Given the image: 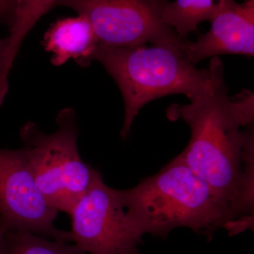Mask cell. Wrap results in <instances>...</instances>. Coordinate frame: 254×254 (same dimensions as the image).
Segmentation results:
<instances>
[{"label": "cell", "instance_id": "cell-9", "mask_svg": "<svg viewBox=\"0 0 254 254\" xmlns=\"http://www.w3.org/2000/svg\"><path fill=\"white\" fill-rule=\"evenodd\" d=\"M43 45L51 53L54 66H62L73 60L79 66H88L93 61L99 43L88 18L77 14L53 23L45 34Z\"/></svg>", "mask_w": 254, "mask_h": 254}, {"label": "cell", "instance_id": "cell-8", "mask_svg": "<svg viewBox=\"0 0 254 254\" xmlns=\"http://www.w3.org/2000/svg\"><path fill=\"white\" fill-rule=\"evenodd\" d=\"M211 27L195 42L183 41L180 50L195 66L220 55H254V1L220 0Z\"/></svg>", "mask_w": 254, "mask_h": 254}, {"label": "cell", "instance_id": "cell-1", "mask_svg": "<svg viewBox=\"0 0 254 254\" xmlns=\"http://www.w3.org/2000/svg\"><path fill=\"white\" fill-rule=\"evenodd\" d=\"M213 85L190 104L167 109L171 121L182 120L190 138L181 153L187 165L249 228L254 223V95L227 94L218 57L209 64Z\"/></svg>", "mask_w": 254, "mask_h": 254}, {"label": "cell", "instance_id": "cell-2", "mask_svg": "<svg viewBox=\"0 0 254 254\" xmlns=\"http://www.w3.org/2000/svg\"><path fill=\"white\" fill-rule=\"evenodd\" d=\"M121 195L143 235L165 237L177 227L208 236L221 227L231 235L248 229L181 155L133 188L121 190Z\"/></svg>", "mask_w": 254, "mask_h": 254}, {"label": "cell", "instance_id": "cell-15", "mask_svg": "<svg viewBox=\"0 0 254 254\" xmlns=\"http://www.w3.org/2000/svg\"><path fill=\"white\" fill-rule=\"evenodd\" d=\"M122 254H138V251L136 249V250H133L131 251H129V252H126V253H124Z\"/></svg>", "mask_w": 254, "mask_h": 254}, {"label": "cell", "instance_id": "cell-6", "mask_svg": "<svg viewBox=\"0 0 254 254\" xmlns=\"http://www.w3.org/2000/svg\"><path fill=\"white\" fill-rule=\"evenodd\" d=\"M71 239L85 254H122L136 250L142 235L124 203L121 190L97 180L71 213Z\"/></svg>", "mask_w": 254, "mask_h": 254}, {"label": "cell", "instance_id": "cell-10", "mask_svg": "<svg viewBox=\"0 0 254 254\" xmlns=\"http://www.w3.org/2000/svg\"><path fill=\"white\" fill-rule=\"evenodd\" d=\"M218 7V1L211 0H176L162 1L160 18L171 28L180 39L184 40L195 31L199 23L211 21Z\"/></svg>", "mask_w": 254, "mask_h": 254}, {"label": "cell", "instance_id": "cell-4", "mask_svg": "<svg viewBox=\"0 0 254 254\" xmlns=\"http://www.w3.org/2000/svg\"><path fill=\"white\" fill-rule=\"evenodd\" d=\"M56 125L55 131L47 133L28 122L20 128V137L38 190L52 208L69 215L82 195L102 176L79 154L75 110H60Z\"/></svg>", "mask_w": 254, "mask_h": 254}, {"label": "cell", "instance_id": "cell-11", "mask_svg": "<svg viewBox=\"0 0 254 254\" xmlns=\"http://www.w3.org/2000/svg\"><path fill=\"white\" fill-rule=\"evenodd\" d=\"M5 237L10 254H86L76 245L48 240L31 232L6 230Z\"/></svg>", "mask_w": 254, "mask_h": 254}, {"label": "cell", "instance_id": "cell-5", "mask_svg": "<svg viewBox=\"0 0 254 254\" xmlns=\"http://www.w3.org/2000/svg\"><path fill=\"white\" fill-rule=\"evenodd\" d=\"M162 1L151 0H66L59 6L72 9L88 18L99 46L136 48L180 44L171 28L162 22Z\"/></svg>", "mask_w": 254, "mask_h": 254}, {"label": "cell", "instance_id": "cell-14", "mask_svg": "<svg viewBox=\"0 0 254 254\" xmlns=\"http://www.w3.org/2000/svg\"><path fill=\"white\" fill-rule=\"evenodd\" d=\"M4 227L0 220V254H10L9 246L5 237Z\"/></svg>", "mask_w": 254, "mask_h": 254}, {"label": "cell", "instance_id": "cell-7", "mask_svg": "<svg viewBox=\"0 0 254 254\" xmlns=\"http://www.w3.org/2000/svg\"><path fill=\"white\" fill-rule=\"evenodd\" d=\"M58 213L37 187L23 148H0V220L5 230L72 242L70 232L55 226Z\"/></svg>", "mask_w": 254, "mask_h": 254}, {"label": "cell", "instance_id": "cell-3", "mask_svg": "<svg viewBox=\"0 0 254 254\" xmlns=\"http://www.w3.org/2000/svg\"><path fill=\"white\" fill-rule=\"evenodd\" d=\"M180 44L97 48L93 60L104 66L123 95L125 119L120 134L123 138L147 103L173 94L186 95L193 101L213 86L211 68L195 67L180 50Z\"/></svg>", "mask_w": 254, "mask_h": 254}, {"label": "cell", "instance_id": "cell-12", "mask_svg": "<svg viewBox=\"0 0 254 254\" xmlns=\"http://www.w3.org/2000/svg\"><path fill=\"white\" fill-rule=\"evenodd\" d=\"M10 35L0 38V106L8 92V75L20 44L30 28L25 23L16 22L10 28Z\"/></svg>", "mask_w": 254, "mask_h": 254}, {"label": "cell", "instance_id": "cell-13", "mask_svg": "<svg viewBox=\"0 0 254 254\" xmlns=\"http://www.w3.org/2000/svg\"><path fill=\"white\" fill-rule=\"evenodd\" d=\"M18 1H1L0 0V23L12 26L16 18Z\"/></svg>", "mask_w": 254, "mask_h": 254}]
</instances>
